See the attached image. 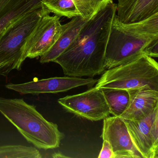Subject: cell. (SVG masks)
I'll list each match as a JSON object with an SVG mask.
<instances>
[{
    "label": "cell",
    "mask_w": 158,
    "mask_h": 158,
    "mask_svg": "<svg viewBox=\"0 0 158 158\" xmlns=\"http://www.w3.org/2000/svg\"><path fill=\"white\" fill-rule=\"evenodd\" d=\"M115 15L113 2L97 12L70 47L53 61L61 67L64 75L93 77L104 73L105 51Z\"/></svg>",
    "instance_id": "cell-1"
},
{
    "label": "cell",
    "mask_w": 158,
    "mask_h": 158,
    "mask_svg": "<svg viewBox=\"0 0 158 158\" xmlns=\"http://www.w3.org/2000/svg\"><path fill=\"white\" fill-rule=\"evenodd\" d=\"M158 38V13L132 23H122L115 15L105 51V68L133 60L143 54L149 43Z\"/></svg>",
    "instance_id": "cell-2"
},
{
    "label": "cell",
    "mask_w": 158,
    "mask_h": 158,
    "mask_svg": "<svg viewBox=\"0 0 158 158\" xmlns=\"http://www.w3.org/2000/svg\"><path fill=\"white\" fill-rule=\"evenodd\" d=\"M0 113L36 148L48 150L60 147L63 135L58 125L46 120L35 106L23 99L0 98Z\"/></svg>",
    "instance_id": "cell-3"
},
{
    "label": "cell",
    "mask_w": 158,
    "mask_h": 158,
    "mask_svg": "<svg viewBox=\"0 0 158 158\" xmlns=\"http://www.w3.org/2000/svg\"><path fill=\"white\" fill-rule=\"evenodd\" d=\"M51 13L44 6L26 15L9 27L0 36V76L20 71L25 60L27 41L43 16Z\"/></svg>",
    "instance_id": "cell-4"
},
{
    "label": "cell",
    "mask_w": 158,
    "mask_h": 158,
    "mask_svg": "<svg viewBox=\"0 0 158 158\" xmlns=\"http://www.w3.org/2000/svg\"><path fill=\"white\" fill-rule=\"evenodd\" d=\"M144 85L158 90V63L143 54L131 61L105 71L95 87L128 90Z\"/></svg>",
    "instance_id": "cell-5"
},
{
    "label": "cell",
    "mask_w": 158,
    "mask_h": 158,
    "mask_svg": "<svg viewBox=\"0 0 158 158\" xmlns=\"http://www.w3.org/2000/svg\"><path fill=\"white\" fill-rule=\"evenodd\" d=\"M58 103L67 111L91 121H98L110 114L101 88L95 87L80 94L60 98Z\"/></svg>",
    "instance_id": "cell-6"
},
{
    "label": "cell",
    "mask_w": 158,
    "mask_h": 158,
    "mask_svg": "<svg viewBox=\"0 0 158 158\" xmlns=\"http://www.w3.org/2000/svg\"><path fill=\"white\" fill-rule=\"evenodd\" d=\"M124 121L143 158H158V108L141 120Z\"/></svg>",
    "instance_id": "cell-7"
},
{
    "label": "cell",
    "mask_w": 158,
    "mask_h": 158,
    "mask_svg": "<svg viewBox=\"0 0 158 158\" xmlns=\"http://www.w3.org/2000/svg\"><path fill=\"white\" fill-rule=\"evenodd\" d=\"M98 79L83 78L76 77H54L40 80H33L23 84L10 83L5 87L22 95H39L43 93H57L66 92L82 86L92 87L98 82Z\"/></svg>",
    "instance_id": "cell-8"
},
{
    "label": "cell",
    "mask_w": 158,
    "mask_h": 158,
    "mask_svg": "<svg viewBox=\"0 0 158 158\" xmlns=\"http://www.w3.org/2000/svg\"><path fill=\"white\" fill-rule=\"evenodd\" d=\"M101 137L110 144L114 158H143L136 148L124 120L120 116L103 119Z\"/></svg>",
    "instance_id": "cell-9"
},
{
    "label": "cell",
    "mask_w": 158,
    "mask_h": 158,
    "mask_svg": "<svg viewBox=\"0 0 158 158\" xmlns=\"http://www.w3.org/2000/svg\"><path fill=\"white\" fill-rule=\"evenodd\" d=\"M61 27L59 16L50 15L43 16L27 41L26 58L34 59L47 53L58 40Z\"/></svg>",
    "instance_id": "cell-10"
},
{
    "label": "cell",
    "mask_w": 158,
    "mask_h": 158,
    "mask_svg": "<svg viewBox=\"0 0 158 158\" xmlns=\"http://www.w3.org/2000/svg\"><path fill=\"white\" fill-rule=\"evenodd\" d=\"M127 91L129 95L128 105L120 116L124 120H141L158 108V90L144 85Z\"/></svg>",
    "instance_id": "cell-11"
},
{
    "label": "cell",
    "mask_w": 158,
    "mask_h": 158,
    "mask_svg": "<svg viewBox=\"0 0 158 158\" xmlns=\"http://www.w3.org/2000/svg\"><path fill=\"white\" fill-rule=\"evenodd\" d=\"M158 13V0H117L116 15L123 23L146 20Z\"/></svg>",
    "instance_id": "cell-12"
},
{
    "label": "cell",
    "mask_w": 158,
    "mask_h": 158,
    "mask_svg": "<svg viewBox=\"0 0 158 158\" xmlns=\"http://www.w3.org/2000/svg\"><path fill=\"white\" fill-rule=\"evenodd\" d=\"M43 6L41 0H0V36L17 20Z\"/></svg>",
    "instance_id": "cell-13"
},
{
    "label": "cell",
    "mask_w": 158,
    "mask_h": 158,
    "mask_svg": "<svg viewBox=\"0 0 158 158\" xmlns=\"http://www.w3.org/2000/svg\"><path fill=\"white\" fill-rule=\"evenodd\" d=\"M72 19L67 23L62 25L60 35L56 43L47 53L40 56L41 63L53 62L62 54L74 41L83 27L89 20L84 19L80 15Z\"/></svg>",
    "instance_id": "cell-14"
},
{
    "label": "cell",
    "mask_w": 158,
    "mask_h": 158,
    "mask_svg": "<svg viewBox=\"0 0 158 158\" xmlns=\"http://www.w3.org/2000/svg\"><path fill=\"white\" fill-rule=\"evenodd\" d=\"M109 107L110 114L120 116L128 105L129 95L126 89L115 88H101Z\"/></svg>",
    "instance_id": "cell-15"
},
{
    "label": "cell",
    "mask_w": 158,
    "mask_h": 158,
    "mask_svg": "<svg viewBox=\"0 0 158 158\" xmlns=\"http://www.w3.org/2000/svg\"><path fill=\"white\" fill-rule=\"evenodd\" d=\"M44 6L59 17H65L70 19L80 15L73 0H41Z\"/></svg>",
    "instance_id": "cell-16"
},
{
    "label": "cell",
    "mask_w": 158,
    "mask_h": 158,
    "mask_svg": "<svg viewBox=\"0 0 158 158\" xmlns=\"http://www.w3.org/2000/svg\"><path fill=\"white\" fill-rule=\"evenodd\" d=\"M42 155L35 148L22 145L0 147V158H41Z\"/></svg>",
    "instance_id": "cell-17"
},
{
    "label": "cell",
    "mask_w": 158,
    "mask_h": 158,
    "mask_svg": "<svg viewBox=\"0 0 158 158\" xmlns=\"http://www.w3.org/2000/svg\"><path fill=\"white\" fill-rule=\"evenodd\" d=\"M82 18L91 19L97 12L113 2V0H73Z\"/></svg>",
    "instance_id": "cell-18"
},
{
    "label": "cell",
    "mask_w": 158,
    "mask_h": 158,
    "mask_svg": "<svg viewBox=\"0 0 158 158\" xmlns=\"http://www.w3.org/2000/svg\"><path fill=\"white\" fill-rule=\"evenodd\" d=\"M143 54L151 58H158V38L154 40L148 44L143 51Z\"/></svg>",
    "instance_id": "cell-19"
},
{
    "label": "cell",
    "mask_w": 158,
    "mask_h": 158,
    "mask_svg": "<svg viewBox=\"0 0 158 158\" xmlns=\"http://www.w3.org/2000/svg\"><path fill=\"white\" fill-rule=\"evenodd\" d=\"M98 158H114V153L110 144L107 140H103L102 148L98 156Z\"/></svg>",
    "instance_id": "cell-20"
},
{
    "label": "cell",
    "mask_w": 158,
    "mask_h": 158,
    "mask_svg": "<svg viewBox=\"0 0 158 158\" xmlns=\"http://www.w3.org/2000/svg\"><path fill=\"white\" fill-rule=\"evenodd\" d=\"M52 157L54 158H62V157H66V156L63 155V154H61L60 153H55L53 154Z\"/></svg>",
    "instance_id": "cell-21"
}]
</instances>
